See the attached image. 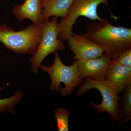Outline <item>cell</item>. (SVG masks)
<instances>
[{
    "instance_id": "obj_1",
    "label": "cell",
    "mask_w": 131,
    "mask_h": 131,
    "mask_svg": "<svg viewBox=\"0 0 131 131\" xmlns=\"http://www.w3.org/2000/svg\"><path fill=\"white\" fill-rule=\"evenodd\" d=\"M87 25L83 36L101 47L104 54L114 59L119 53L131 49V29L113 25L102 18Z\"/></svg>"
},
{
    "instance_id": "obj_2",
    "label": "cell",
    "mask_w": 131,
    "mask_h": 131,
    "mask_svg": "<svg viewBox=\"0 0 131 131\" xmlns=\"http://www.w3.org/2000/svg\"><path fill=\"white\" fill-rule=\"evenodd\" d=\"M33 24L15 31L6 24L0 25V42L8 50L18 54L33 55L42 37V26Z\"/></svg>"
},
{
    "instance_id": "obj_3",
    "label": "cell",
    "mask_w": 131,
    "mask_h": 131,
    "mask_svg": "<svg viewBox=\"0 0 131 131\" xmlns=\"http://www.w3.org/2000/svg\"><path fill=\"white\" fill-rule=\"evenodd\" d=\"M55 59L51 66L40 64L39 69L48 73L51 79L49 87L51 91H59L61 95L66 97L70 95L75 89L84 81L80 77V73L74 59L72 65L68 66L63 63L58 51L55 52Z\"/></svg>"
},
{
    "instance_id": "obj_4",
    "label": "cell",
    "mask_w": 131,
    "mask_h": 131,
    "mask_svg": "<svg viewBox=\"0 0 131 131\" xmlns=\"http://www.w3.org/2000/svg\"><path fill=\"white\" fill-rule=\"evenodd\" d=\"M84 83L77 89V95L78 98L91 89H96L101 93L102 100L100 104L91 102V107L96 110L97 114L107 113L112 121L114 122L118 119V110L121 98L114 88L105 80L96 81L90 78H85Z\"/></svg>"
},
{
    "instance_id": "obj_5",
    "label": "cell",
    "mask_w": 131,
    "mask_h": 131,
    "mask_svg": "<svg viewBox=\"0 0 131 131\" xmlns=\"http://www.w3.org/2000/svg\"><path fill=\"white\" fill-rule=\"evenodd\" d=\"M103 4L108 6V0H74L69 8L67 16L61 19L58 23V37L62 40H67L74 33L73 25L80 16H84L93 20H100L97 9L98 6Z\"/></svg>"
},
{
    "instance_id": "obj_6",
    "label": "cell",
    "mask_w": 131,
    "mask_h": 131,
    "mask_svg": "<svg viewBox=\"0 0 131 131\" xmlns=\"http://www.w3.org/2000/svg\"><path fill=\"white\" fill-rule=\"evenodd\" d=\"M58 18L53 16L51 20L45 21L42 26V37L36 52L29 59L32 72L37 74L42 61L49 54L65 50L63 40L58 37Z\"/></svg>"
},
{
    "instance_id": "obj_7",
    "label": "cell",
    "mask_w": 131,
    "mask_h": 131,
    "mask_svg": "<svg viewBox=\"0 0 131 131\" xmlns=\"http://www.w3.org/2000/svg\"><path fill=\"white\" fill-rule=\"evenodd\" d=\"M112 60L110 56L104 54L96 58L75 61L82 79L88 77L103 81L105 80L106 73Z\"/></svg>"
},
{
    "instance_id": "obj_8",
    "label": "cell",
    "mask_w": 131,
    "mask_h": 131,
    "mask_svg": "<svg viewBox=\"0 0 131 131\" xmlns=\"http://www.w3.org/2000/svg\"><path fill=\"white\" fill-rule=\"evenodd\" d=\"M67 40L75 60L96 58L104 54L103 49L83 35L74 33Z\"/></svg>"
},
{
    "instance_id": "obj_9",
    "label": "cell",
    "mask_w": 131,
    "mask_h": 131,
    "mask_svg": "<svg viewBox=\"0 0 131 131\" xmlns=\"http://www.w3.org/2000/svg\"><path fill=\"white\" fill-rule=\"evenodd\" d=\"M105 81L120 94L131 84V67L124 66L112 60L106 73Z\"/></svg>"
},
{
    "instance_id": "obj_10",
    "label": "cell",
    "mask_w": 131,
    "mask_h": 131,
    "mask_svg": "<svg viewBox=\"0 0 131 131\" xmlns=\"http://www.w3.org/2000/svg\"><path fill=\"white\" fill-rule=\"evenodd\" d=\"M41 1L42 0H25L23 4L15 6L12 13L18 22L28 19L34 25H41L44 22L42 18Z\"/></svg>"
},
{
    "instance_id": "obj_11",
    "label": "cell",
    "mask_w": 131,
    "mask_h": 131,
    "mask_svg": "<svg viewBox=\"0 0 131 131\" xmlns=\"http://www.w3.org/2000/svg\"><path fill=\"white\" fill-rule=\"evenodd\" d=\"M74 0H42V18L44 21L51 16L64 19Z\"/></svg>"
},
{
    "instance_id": "obj_12",
    "label": "cell",
    "mask_w": 131,
    "mask_h": 131,
    "mask_svg": "<svg viewBox=\"0 0 131 131\" xmlns=\"http://www.w3.org/2000/svg\"><path fill=\"white\" fill-rule=\"evenodd\" d=\"M118 110V125L121 126L131 120V84L123 92Z\"/></svg>"
},
{
    "instance_id": "obj_13",
    "label": "cell",
    "mask_w": 131,
    "mask_h": 131,
    "mask_svg": "<svg viewBox=\"0 0 131 131\" xmlns=\"http://www.w3.org/2000/svg\"><path fill=\"white\" fill-rule=\"evenodd\" d=\"M10 83L5 86H0V93L2 90L8 86ZM24 96L23 91L18 90L12 97L8 98L0 99V114L5 112H7L13 115H15L14 108L15 106L22 100Z\"/></svg>"
},
{
    "instance_id": "obj_14",
    "label": "cell",
    "mask_w": 131,
    "mask_h": 131,
    "mask_svg": "<svg viewBox=\"0 0 131 131\" xmlns=\"http://www.w3.org/2000/svg\"><path fill=\"white\" fill-rule=\"evenodd\" d=\"M70 112L68 109L60 107L54 112V117L59 131H69V118Z\"/></svg>"
},
{
    "instance_id": "obj_15",
    "label": "cell",
    "mask_w": 131,
    "mask_h": 131,
    "mask_svg": "<svg viewBox=\"0 0 131 131\" xmlns=\"http://www.w3.org/2000/svg\"><path fill=\"white\" fill-rule=\"evenodd\" d=\"M112 60L117 61L124 66L131 67V49L122 52Z\"/></svg>"
}]
</instances>
